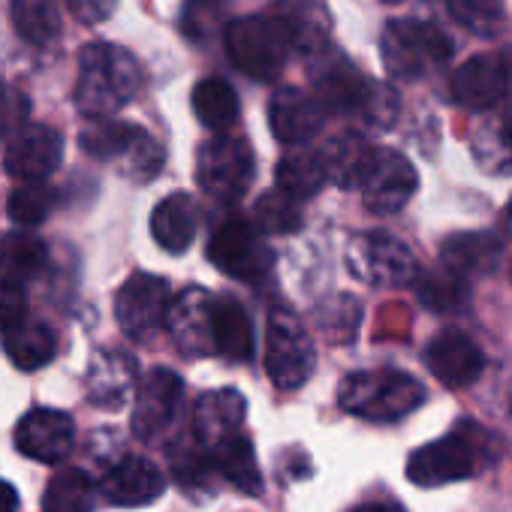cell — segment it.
<instances>
[{"label": "cell", "mask_w": 512, "mask_h": 512, "mask_svg": "<svg viewBox=\"0 0 512 512\" xmlns=\"http://www.w3.org/2000/svg\"><path fill=\"white\" fill-rule=\"evenodd\" d=\"M223 43H226L229 61L244 76H250L256 82H272L281 76V70L287 64L293 34H290L287 22H281V19L247 16V19H235L226 25Z\"/></svg>", "instance_id": "277c9868"}, {"label": "cell", "mask_w": 512, "mask_h": 512, "mask_svg": "<svg viewBox=\"0 0 512 512\" xmlns=\"http://www.w3.org/2000/svg\"><path fill=\"white\" fill-rule=\"evenodd\" d=\"M326 109L317 97L305 94L302 88H278L269 103V124L278 142L284 145H305L323 127Z\"/></svg>", "instance_id": "d6986e66"}, {"label": "cell", "mask_w": 512, "mask_h": 512, "mask_svg": "<svg viewBox=\"0 0 512 512\" xmlns=\"http://www.w3.org/2000/svg\"><path fill=\"white\" fill-rule=\"evenodd\" d=\"M4 353L10 362L22 371L46 368L58 356V338L55 332L40 320H25L4 332Z\"/></svg>", "instance_id": "f1b7e54d"}, {"label": "cell", "mask_w": 512, "mask_h": 512, "mask_svg": "<svg viewBox=\"0 0 512 512\" xmlns=\"http://www.w3.org/2000/svg\"><path fill=\"white\" fill-rule=\"evenodd\" d=\"M350 272L374 287H398L416 278L413 253L401 238L389 232H362L350 241L347 250Z\"/></svg>", "instance_id": "30bf717a"}, {"label": "cell", "mask_w": 512, "mask_h": 512, "mask_svg": "<svg viewBox=\"0 0 512 512\" xmlns=\"http://www.w3.org/2000/svg\"><path fill=\"white\" fill-rule=\"evenodd\" d=\"M79 145L88 157L121 163L124 175L136 181H151L163 169V148L160 142L127 121L112 118H91V124L79 133Z\"/></svg>", "instance_id": "5b68a950"}, {"label": "cell", "mask_w": 512, "mask_h": 512, "mask_svg": "<svg viewBox=\"0 0 512 512\" xmlns=\"http://www.w3.org/2000/svg\"><path fill=\"white\" fill-rule=\"evenodd\" d=\"M136 383V365L124 353H100L88 371V398L103 410H118L130 398Z\"/></svg>", "instance_id": "484cf974"}, {"label": "cell", "mask_w": 512, "mask_h": 512, "mask_svg": "<svg viewBox=\"0 0 512 512\" xmlns=\"http://www.w3.org/2000/svg\"><path fill=\"white\" fill-rule=\"evenodd\" d=\"M503 226H506V235L512 238V202H509L506 211H503Z\"/></svg>", "instance_id": "f6af8a7d"}, {"label": "cell", "mask_w": 512, "mask_h": 512, "mask_svg": "<svg viewBox=\"0 0 512 512\" xmlns=\"http://www.w3.org/2000/svg\"><path fill=\"white\" fill-rule=\"evenodd\" d=\"M350 512H407V509L398 506V503H392V500H371V503H359Z\"/></svg>", "instance_id": "7bdbcfd3"}, {"label": "cell", "mask_w": 512, "mask_h": 512, "mask_svg": "<svg viewBox=\"0 0 512 512\" xmlns=\"http://www.w3.org/2000/svg\"><path fill=\"white\" fill-rule=\"evenodd\" d=\"M323 163H326V172H329V181H335L338 187H359L368 166H371V157H374V145L365 142V136L359 133H341L335 139L326 142V148L320 151Z\"/></svg>", "instance_id": "83f0119b"}, {"label": "cell", "mask_w": 512, "mask_h": 512, "mask_svg": "<svg viewBox=\"0 0 512 512\" xmlns=\"http://www.w3.org/2000/svg\"><path fill=\"white\" fill-rule=\"evenodd\" d=\"M97 503V488L91 476L79 467H67L52 476L43 506L46 512H94Z\"/></svg>", "instance_id": "1f68e13d"}, {"label": "cell", "mask_w": 512, "mask_h": 512, "mask_svg": "<svg viewBox=\"0 0 512 512\" xmlns=\"http://www.w3.org/2000/svg\"><path fill=\"white\" fill-rule=\"evenodd\" d=\"M341 407L368 422H398L422 407L425 389L416 377L395 368L356 371L341 383Z\"/></svg>", "instance_id": "3957f363"}, {"label": "cell", "mask_w": 512, "mask_h": 512, "mask_svg": "<svg viewBox=\"0 0 512 512\" xmlns=\"http://www.w3.org/2000/svg\"><path fill=\"white\" fill-rule=\"evenodd\" d=\"M500 263H503V244L491 232H455L440 247V266L467 284L494 275Z\"/></svg>", "instance_id": "ac0fdd59"}, {"label": "cell", "mask_w": 512, "mask_h": 512, "mask_svg": "<svg viewBox=\"0 0 512 512\" xmlns=\"http://www.w3.org/2000/svg\"><path fill=\"white\" fill-rule=\"evenodd\" d=\"M500 458V440L476 425V422H458L446 437L422 446L407 461V479L422 488H437L461 479H473L494 467Z\"/></svg>", "instance_id": "6da1fadb"}, {"label": "cell", "mask_w": 512, "mask_h": 512, "mask_svg": "<svg viewBox=\"0 0 512 512\" xmlns=\"http://www.w3.org/2000/svg\"><path fill=\"white\" fill-rule=\"evenodd\" d=\"M49 266V244L28 232V229H13L0 235V272L13 281H31L43 275Z\"/></svg>", "instance_id": "f546056e"}, {"label": "cell", "mask_w": 512, "mask_h": 512, "mask_svg": "<svg viewBox=\"0 0 512 512\" xmlns=\"http://www.w3.org/2000/svg\"><path fill=\"white\" fill-rule=\"evenodd\" d=\"M425 365L443 386L464 389V386H473L479 380V374L485 368V356L467 335L443 332L428 344Z\"/></svg>", "instance_id": "ffe728a7"}, {"label": "cell", "mask_w": 512, "mask_h": 512, "mask_svg": "<svg viewBox=\"0 0 512 512\" xmlns=\"http://www.w3.org/2000/svg\"><path fill=\"white\" fill-rule=\"evenodd\" d=\"M55 190L46 187V181H22V187H16L7 199V214L22 223V226H40L49 220V214L55 211Z\"/></svg>", "instance_id": "d590c367"}, {"label": "cell", "mask_w": 512, "mask_h": 512, "mask_svg": "<svg viewBox=\"0 0 512 512\" xmlns=\"http://www.w3.org/2000/svg\"><path fill=\"white\" fill-rule=\"evenodd\" d=\"M377 88L347 61H332L314 76V97L326 112H359L374 103Z\"/></svg>", "instance_id": "7402d4cb"}, {"label": "cell", "mask_w": 512, "mask_h": 512, "mask_svg": "<svg viewBox=\"0 0 512 512\" xmlns=\"http://www.w3.org/2000/svg\"><path fill=\"white\" fill-rule=\"evenodd\" d=\"M0 512H19V491L7 479H0Z\"/></svg>", "instance_id": "b9f144b4"}, {"label": "cell", "mask_w": 512, "mask_h": 512, "mask_svg": "<svg viewBox=\"0 0 512 512\" xmlns=\"http://www.w3.org/2000/svg\"><path fill=\"white\" fill-rule=\"evenodd\" d=\"M317 368V350L302 320L275 308L266 323V374L281 392L302 389Z\"/></svg>", "instance_id": "52a82bcc"}, {"label": "cell", "mask_w": 512, "mask_h": 512, "mask_svg": "<svg viewBox=\"0 0 512 512\" xmlns=\"http://www.w3.org/2000/svg\"><path fill=\"white\" fill-rule=\"evenodd\" d=\"M509 85V70L500 58L494 55H476L464 61L455 76H452V100L464 109L485 112L497 106L506 94Z\"/></svg>", "instance_id": "44dd1931"}, {"label": "cell", "mask_w": 512, "mask_h": 512, "mask_svg": "<svg viewBox=\"0 0 512 512\" xmlns=\"http://www.w3.org/2000/svg\"><path fill=\"white\" fill-rule=\"evenodd\" d=\"M383 4H404V0H383Z\"/></svg>", "instance_id": "bcb514c9"}, {"label": "cell", "mask_w": 512, "mask_h": 512, "mask_svg": "<svg viewBox=\"0 0 512 512\" xmlns=\"http://www.w3.org/2000/svg\"><path fill=\"white\" fill-rule=\"evenodd\" d=\"M208 260L229 278L260 284L272 272V250L260 235V226L247 220H226L208 241Z\"/></svg>", "instance_id": "ba28073f"}, {"label": "cell", "mask_w": 512, "mask_h": 512, "mask_svg": "<svg viewBox=\"0 0 512 512\" xmlns=\"http://www.w3.org/2000/svg\"><path fill=\"white\" fill-rule=\"evenodd\" d=\"M166 329L184 356H214V299L199 287H187L172 299Z\"/></svg>", "instance_id": "2e32d148"}, {"label": "cell", "mask_w": 512, "mask_h": 512, "mask_svg": "<svg viewBox=\"0 0 512 512\" xmlns=\"http://www.w3.org/2000/svg\"><path fill=\"white\" fill-rule=\"evenodd\" d=\"M214 356L247 362L253 356V326L238 299H214Z\"/></svg>", "instance_id": "4316f807"}, {"label": "cell", "mask_w": 512, "mask_h": 512, "mask_svg": "<svg viewBox=\"0 0 512 512\" xmlns=\"http://www.w3.org/2000/svg\"><path fill=\"white\" fill-rule=\"evenodd\" d=\"M247 413V401L235 389H214L199 395L193 407V437L202 446H214L232 434H238Z\"/></svg>", "instance_id": "603a6c76"}, {"label": "cell", "mask_w": 512, "mask_h": 512, "mask_svg": "<svg viewBox=\"0 0 512 512\" xmlns=\"http://www.w3.org/2000/svg\"><path fill=\"white\" fill-rule=\"evenodd\" d=\"M416 296L431 311H440V314L458 311L467 302V281L449 275L440 266V272H428V275H419L416 278Z\"/></svg>", "instance_id": "74e56055"}, {"label": "cell", "mask_w": 512, "mask_h": 512, "mask_svg": "<svg viewBox=\"0 0 512 512\" xmlns=\"http://www.w3.org/2000/svg\"><path fill=\"white\" fill-rule=\"evenodd\" d=\"M163 488H166V479L160 467L142 455H124L100 479V494L112 506H124V509L154 503L163 494Z\"/></svg>", "instance_id": "e0dca14e"}, {"label": "cell", "mask_w": 512, "mask_h": 512, "mask_svg": "<svg viewBox=\"0 0 512 512\" xmlns=\"http://www.w3.org/2000/svg\"><path fill=\"white\" fill-rule=\"evenodd\" d=\"M142 91L139 61L112 43H91L79 55L76 76V109L91 118H112Z\"/></svg>", "instance_id": "7a4b0ae2"}, {"label": "cell", "mask_w": 512, "mask_h": 512, "mask_svg": "<svg viewBox=\"0 0 512 512\" xmlns=\"http://www.w3.org/2000/svg\"><path fill=\"white\" fill-rule=\"evenodd\" d=\"M503 139H506V145L512 148V109L506 112V121H503Z\"/></svg>", "instance_id": "ee69618b"}, {"label": "cell", "mask_w": 512, "mask_h": 512, "mask_svg": "<svg viewBox=\"0 0 512 512\" xmlns=\"http://www.w3.org/2000/svg\"><path fill=\"white\" fill-rule=\"evenodd\" d=\"M13 25L31 46H49L61 34V16L55 0H13Z\"/></svg>", "instance_id": "836d02e7"}, {"label": "cell", "mask_w": 512, "mask_h": 512, "mask_svg": "<svg viewBox=\"0 0 512 512\" xmlns=\"http://www.w3.org/2000/svg\"><path fill=\"white\" fill-rule=\"evenodd\" d=\"M253 223L260 226V232H269V235H287V232L299 229L302 226L299 199H293L281 187H275L272 193L260 196V202H256Z\"/></svg>", "instance_id": "8d00e7d4"}, {"label": "cell", "mask_w": 512, "mask_h": 512, "mask_svg": "<svg viewBox=\"0 0 512 512\" xmlns=\"http://www.w3.org/2000/svg\"><path fill=\"white\" fill-rule=\"evenodd\" d=\"M76 443V422L64 410L37 407L16 425V449L40 464H61Z\"/></svg>", "instance_id": "5bb4252c"}, {"label": "cell", "mask_w": 512, "mask_h": 512, "mask_svg": "<svg viewBox=\"0 0 512 512\" xmlns=\"http://www.w3.org/2000/svg\"><path fill=\"white\" fill-rule=\"evenodd\" d=\"M383 64L389 76L395 79H422L434 67L446 64L452 55L449 37L437 25H425L416 19H398L389 22L380 40Z\"/></svg>", "instance_id": "8992f818"}, {"label": "cell", "mask_w": 512, "mask_h": 512, "mask_svg": "<svg viewBox=\"0 0 512 512\" xmlns=\"http://www.w3.org/2000/svg\"><path fill=\"white\" fill-rule=\"evenodd\" d=\"M28 115H31L28 97L19 88L0 82V136H16L19 130H25Z\"/></svg>", "instance_id": "f35d334b"}, {"label": "cell", "mask_w": 512, "mask_h": 512, "mask_svg": "<svg viewBox=\"0 0 512 512\" xmlns=\"http://www.w3.org/2000/svg\"><path fill=\"white\" fill-rule=\"evenodd\" d=\"M205 452L211 458L214 476H220L241 494H250V497L263 494V473H260V464H256L253 443L241 431L214 446H205Z\"/></svg>", "instance_id": "cb8c5ba5"}, {"label": "cell", "mask_w": 512, "mask_h": 512, "mask_svg": "<svg viewBox=\"0 0 512 512\" xmlns=\"http://www.w3.org/2000/svg\"><path fill=\"white\" fill-rule=\"evenodd\" d=\"M446 10L476 37H497L506 28L503 0H446Z\"/></svg>", "instance_id": "e575fe53"}, {"label": "cell", "mask_w": 512, "mask_h": 512, "mask_svg": "<svg viewBox=\"0 0 512 512\" xmlns=\"http://www.w3.org/2000/svg\"><path fill=\"white\" fill-rule=\"evenodd\" d=\"M172 296H169V284L157 275H133L115 296V317L121 332L136 341L145 344L151 341L163 326H166V314H169Z\"/></svg>", "instance_id": "8fae6325"}, {"label": "cell", "mask_w": 512, "mask_h": 512, "mask_svg": "<svg viewBox=\"0 0 512 512\" xmlns=\"http://www.w3.org/2000/svg\"><path fill=\"white\" fill-rule=\"evenodd\" d=\"M416 187H419V175H416L413 163L401 151L374 148L371 166H368V172H365V178L359 184L365 208L371 214H380V217L398 214L410 202Z\"/></svg>", "instance_id": "4fadbf2b"}, {"label": "cell", "mask_w": 512, "mask_h": 512, "mask_svg": "<svg viewBox=\"0 0 512 512\" xmlns=\"http://www.w3.org/2000/svg\"><path fill=\"white\" fill-rule=\"evenodd\" d=\"M64 7L82 25H100V22L112 19L118 0H64Z\"/></svg>", "instance_id": "60d3db41"}, {"label": "cell", "mask_w": 512, "mask_h": 512, "mask_svg": "<svg viewBox=\"0 0 512 512\" xmlns=\"http://www.w3.org/2000/svg\"><path fill=\"white\" fill-rule=\"evenodd\" d=\"M193 112L211 130H229L238 121V94L223 79H202L193 88Z\"/></svg>", "instance_id": "d6a6232c"}, {"label": "cell", "mask_w": 512, "mask_h": 512, "mask_svg": "<svg viewBox=\"0 0 512 512\" xmlns=\"http://www.w3.org/2000/svg\"><path fill=\"white\" fill-rule=\"evenodd\" d=\"M253 151L244 139L238 136H217L208 139L199 148L196 157V178L199 187L220 199V202H235L247 193L250 181H253Z\"/></svg>", "instance_id": "9c48e42d"}, {"label": "cell", "mask_w": 512, "mask_h": 512, "mask_svg": "<svg viewBox=\"0 0 512 512\" xmlns=\"http://www.w3.org/2000/svg\"><path fill=\"white\" fill-rule=\"evenodd\" d=\"M28 320V296L22 290V281L0 278V332H7Z\"/></svg>", "instance_id": "ab89813d"}, {"label": "cell", "mask_w": 512, "mask_h": 512, "mask_svg": "<svg viewBox=\"0 0 512 512\" xmlns=\"http://www.w3.org/2000/svg\"><path fill=\"white\" fill-rule=\"evenodd\" d=\"M199 232V208L193 196L172 193L151 214V235L166 253H184Z\"/></svg>", "instance_id": "d4e9b609"}, {"label": "cell", "mask_w": 512, "mask_h": 512, "mask_svg": "<svg viewBox=\"0 0 512 512\" xmlns=\"http://www.w3.org/2000/svg\"><path fill=\"white\" fill-rule=\"evenodd\" d=\"M64 160V136L49 124H28L4 154V169L16 181H46Z\"/></svg>", "instance_id": "9a60e30c"}, {"label": "cell", "mask_w": 512, "mask_h": 512, "mask_svg": "<svg viewBox=\"0 0 512 512\" xmlns=\"http://www.w3.org/2000/svg\"><path fill=\"white\" fill-rule=\"evenodd\" d=\"M181 401H184V380L169 371V368H154L142 377L139 389H136V404H133V434L142 443H160L178 413H181Z\"/></svg>", "instance_id": "7c38bea8"}, {"label": "cell", "mask_w": 512, "mask_h": 512, "mask_svg": "<svg viewBox=\"0 0 512 512\" xmlns=\"http://www.w3.org/2000/svg\"><path fill=\"white\" fill-rule=\"evenodd\" d=\"M329 181V172H326V163L320 154H311V151H296V154H287L281 163H278V172H275V187H281L287 196L305 202L311 196H317Z\"/></svg>", "instance_id": "4dcf8cb0"}]
</instances>
